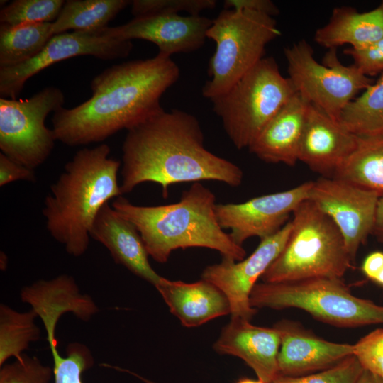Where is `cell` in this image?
I'll return each mask as SVG.
<instances>
[{
  "label": "cell",
  "mask_w": 383,
  "mask_h": 383,
  "mask_svg": "<svg viewBox=\"0 0 383 383\" xmlns=\"http://www.w3.org/2000/svg\"><path fill=\"white\" fill-rule=\"evenodd\" d=\"M235 383H266V382H265L264 381L258 378L257 379H253L250 378L243 377L238 379Z\"/></svg>",
  "instance_id": "cell-40"
},
{
  "label": "cell",
  "mask_w": 383,
  "mask_h": 383,
  "mask_svg": "<svg viewBox=\"0 0 383 383\" xmlns=\"http://www.w3.org/2000/svg\"><path fill=\"white\" fill-rule=\"evenodd\" d=\"M214 193L201 182L184 190L180 199L159 206H138L122 196L111 206L138 229L147 252L155 261L166 262L172 252L206 248L222 257L240 261L246 252L219 225Z\"/></svg>",
  "instance_id": "cell-4"
},
{
  "label": "cell",
  "mask_w": 383,
  "mask_h": 383,
  "mask_svg": "<svg viewBox=\"0 0 383 383\" xmlns=\"http://www.w3.org/2000/svg\"><path fill=\"white\" fill-rule=\"evenodd\" d=\"M16 181L35 182V171L0 152V187Z\"/></svg>",
  "instance_id": "cell-35"
},
{
  "label": "cell",
  "mask_w": 383,
  "mask_h": 383,
  "mask_svg": "<svg viewBox=\"0 0 383 383\" xmlns=\"http://www.w3.org/2000/svg\"><path fill=\"white\" fill-rule=\"evenodd\" d=\"M47 340L53 359L55 383H82L83 372L94 365L89 348L82 343H73L67 347L66 356H62L57 350L55 332L47 333Z\"/></svg>",
  "instance_id": "cell-28"
},
{
  "label": "cell",
  "mask_w": 383,
  "mask_h": 383,
  "mask_svg": "<svg viewBox=\"0 0 383 383\" xmlns=\"http://www.w3.org/2000/svg\"><path fill=\"white\" fill-rule=\"evenodd\" d=\"M155 288L170 312L185 327H196L231 313L230 303L225 294L204 279L187 283L162 277Z\"/></svg>",
  "instance_id": "cell-21"
},
{
  "label": "cell",
  "mask_w": 383,
  "mask_h": 383,
  "mask_svg": "<svg viewBox=\"0 0 383 383\" xmlns=\"http://www.w3.org/2000/svg\"><path fill=\"white\" fill-rule=\"evenodd\" d=\"M280 35L274 17L224 9L206 33L216 43L202 95L209 100L227 91L264 57L266 45Z\"/></svg>",
  "instance_id": "cell-8"
},
{
  "label": "cell",
  "mask_w": 383,
  "mask_h": 383,
  "mask_svg": "<svg viewBox=\"0 0 383 383\" xmlns=\"http://www.w3.org/2000/svg\"><path fill=\"white\" fill-rule=\"evenodd\" d=\"M312 182L265 194L242 203L217 204L216 213L223 229H230L233 240L243 246L248 238L260 240L278 232L296 207L309 199Z\"/></svg>",
  "instance_id": "cell-14"
},
{
  "label": "cell",
  "mask_w": 383,
  "mask_h": 383,
  "mask_svg": "<svg viewBox=\"0 0 383 383\" xmlns=\"http://www.w3.org/2000/svg\"><path fill=\"white\" fill-rule=\"evenodd\" d=\"M91 238L101 243L116 263L125 267L155 287L161 281L151 267L148 253L136 227L106 203L93 223Z\"/></svg>",
  "instance_id": "cell-19"
},
{
  "label": "cell",
  "mask_w": 383,
  "mask_h": 383,
  "mask_svg": "<svg viewBox=\"0 0 383 383\" xmlns=\"http://www.w3.org/2000/svg\"><path fill=\"white\" fill-rule=\"evenodd\" d=\"M63 0H15L0 11V23L17 26L28 23H53L65 4Z\"/></svg>",
  "instance_id": "cell-29"
},
{
  "label": "cell",
  "mask_w": 383,
  "mask_h": 383,
  "mask_svg": "<svg viewBox=\"0 0 383 383\" xmlns=\"http://www.w3.org/2000/svg\"><path fill=\"white\" fill-rule=\"evenodd\" d=\"M372 233L383 245V196H380L378 201Z\"/></svg>",
  "instance_id": "cell-38"
},
{
  "label": "cell",
  "mask_w": 383,
  "mask_h": 383,
  "mask_svg": "<svg viewBox=\"0 0 383 383\" xmlns=\"http://www.w3.org/2000/svg\"><path fill=\"white\" fill-rule=\"evenodd\" d=\"M339 122L358 137L383 135V72L348 104Z\"/></svg>",
  "instance_id": "cell-26"
},
{
  "label": "cell",
  "mask_w": 383,
  "mask_h": 383,
  "mask_svg": "<svg viewBox=\"0 0 383 383\" xmlns=\"http://www.w3.org/2000/svg\"><path fill=\"white\" fill-rule=\"evenodd\" d=\"M379 197L374 192L326 177L312 182L308 199L336 226L354 263L360 246L372 232Z\"/></svg>",
  "instance_id": "cell-12"
},
{
  "label": "cell",
  "mask_w": 383,
  "mask_h": 383,
  "mask_svg": "<svg viewBox=\"0 0 383 383\" xmlns=\"http://www.w3.org/2000/svg\"><path fill=\"white\" fill-rule=\"evenodd\" d=\"M132 374H133V375H135V376L137 377L138 379H141L142 381H143V382H145V383H155V382H152V381H150V380H148V379H145V378H144V377H141V376H140V375H138V374H135V373L133 374V372L132 373Z\"/></svg>",
  "instance_id": "cell-41"
},
{
  "label": "cell",
  "mask_w": 383,
  "mask_h": 383,
  "mask_svg": "<svg viewBox=\"0 0 383 383\" xmlns=\"http://www.w3.org/2000/svg\"><path fill=\"white\" fill-rule=\"evenodd\" d=\"M64 103L63 92L55 87H45L29 99L0 98L1 152L33 170L43 165L57 141L45 118Z\"/></svg>",
  "instance_id": "cell-10"
},
{
  "label": "cell",
  "mask_w": 383,
  "mask_h": 383,
  "mask_svg": "<svg viewBox=\"0 0 383 383\" xmlns=\"http://www.w3.org/2000/svg\"><path fill=\"white\" fill-rule=\"evenodd\" d=\"M131 13L134 17L167 13L179 14L185 11L189 15L199 16L205 10L216 6L215 0H134L131 1Z\"/></svg>",
  "instance_id": "cell-32"
},
{
  "label": "cell",
  "mask_w": 383,
  "mask_h": 383,
  "mask_svg": "<svg viewBox=\"0 0 383 383\" xmlns=\"http://www.w3.org/2000/svg\"><path fill=\"white\" fill-rule=\"evenodd\" d=\"M363 370L351 355L329 369L299 377L278 375L270 383H356Z\"/></svg>",
  "instance_id": "cell-30"
},
{
  "label": "cell",
  "mask_w": 383,
  "mask_h": 383,
  "mask_svg": "<svg viewBox=\"0 0 383 383\" xmlns=\"http://www.w3.org/2000/svg\"><path fill=\"white\" fill-rule=\"evenodd\" d=\"M383 38V1L367 12L351 7L333 9L328 22L318 28L314 40L330 49L348 44L350 48H368Z\"/></svg>",
  "instance_id": "cell-22"
},
{
  "label": "cell",
  "mask_w": 383,
  "mask_h": 383,
  "mask_svg": "<svg viewBox=\"0 0 383 383\" xmlns=\"http://www.w3.org/2000/svg\"><path fill=\"white\" fill-rule=\"evenodd\" d=\"M133 46L131 40L104 35L102 29L55 35L33 58L15 66L0 67L1 98L16 99L28 79L56 62L82 55L103 60L124 58Z\"/></svg>",
  "instance_id": "cell-11"
},
{
  "label": "cell",
  "mask_w": 383,
  "mask_h": 383,
  "mask_svg": "<svg viewBox=\"0 0 383 383\" xmlns=\"http://www.w3.org/2000/svg\"><path fill=\"white\" fill-rule=\"evenodd\" d=\"M55 35L52 23L0 25V67L23 63L36 56Z\"/></svg>",
  "instance_id": "cell-25"
},
{
  "label": "cell",
  "mask_w": 383,
  "mask_h": 383,
  "mask_svg": "<svg viewBox=\"0 0 383 383\" xmlns=\"http://www.w3.org/2000/svg\"><path fill=\"white\" fill-rule=\"evenodd\" d=\"M53 368L36 357L23 355L21 360L1 366L0 383H50Z\"/></svg>",
  "instance_id": "cell-31"
},
{
  "label": "cell",
  "mask_w": 383,
  "mask_h": 383,
  "mask_svg": "<svg viewBox=\"0 0 383 383\" xmlns=\"http://www.w3.org/2000/svg\"><path fill=\"white\" fill-rule=\"evenodd\" d=\"M313 54L312 47L305 40L286 48L288 77L296 93L339 121L348 104L374 81L354 64H343L336 49H330L322 63L316 60Z\"/></svg>",
  "instance_id": "cell-9"
},
{
  "label": "cell",
  "mask_w": 383,
  "mask_h": 383,
  "mask_svg": "<svg viewBox=\"0 0 383 383\" xmlns=\"http://www.w3.org/2000/svg\"><path fill=\"white\" fill-rule=\"evenodd\" d=\"M361 270L372 282L383 287V252L374 251L364 259Z\"/></svg>",
  "instance_id": "cell-37"
},
{
  "label": "cell",
  "mask_w": 383,
  "mask_h": 383,
  "mask_svg": "<svg viewBox=\"0 0 383 383\" xmlns=\"http://www.w3.org/2000/svg\"><path fill=\"white\" fill-rule=\"evenodd\" d=\"M353 345V355L363 370L383 379V328L369 333Z\"/></svg>",
  "instance_id": "cell-33"
},
{
  "label": "cell",
  "mask_w": 383,
  "mask_h": 383,
  "mask_svg": "<svg viewBox=\"0 0 383 383\" xmlns=\"http://www.w3.org/2000/svg\"><path fill=\"white\" fill-rule=\"evenodd\" d=\"M273 327L281 339L279 375L299 377L316 373L353 355V345L326 340L299 322L283 319Z\"/></svg>",
  "instance_id": "cell-16"
},
{
  "label": "cell",
  "mask_w": 383,
  "mask_h": 383,
  "mask_svg": "<svg viewBox=\"0 0 383 383\" xmlns=\"http://www.w3.org/2000/svg\"><path fill=\"white\" fill-rule=\"evenodd\" d=\"M213 19L199 16L157 13L134 17L125 24L102 29V33L115 39H142L155 44L158 54L170 57L178 52H190L204 43Z\"/></svg>",
  "instance_id": "cell-15"
},
{
  "label": "cell",
  "mask_w": 383,
  "mask_h": 383,
  "mask_svg": "<svg viewBox=\"0 0 383 383\" xmlns=\"http://www.w3.org/2000/svg\"><path fill=\"white\" fill-rule=\"evenodd\" d=\"M179 72L170 57L159 55L104 70L92 79L89 99L53 113L57 140L70 147L85 145L138 125L163 110L160 98Z\"/></svg>",
  "instance_id": "cell-2"
},
{
  "label": "cell",
  "mask_w": 383,
  "mask_h": 383,
  "mask_svg": "<svg viewBox=\"0 0 383 383\" xmlns=\"http://www.w3.org/2000/svg\"><path fill=\"white\" fill-rule=\"evenodd\" d=\"M292 214L286 244L261 277L262 282L341 279L353 262L334 223L309 199L301 202Z\"/></svg>",
  "instance_id": "cell-5"
},
{
  "label": "cell",
  "mask_w": 383,
  "mask_h": 383,
  "mask_svg": "<svg viewBox=\"0 0 383 383\" xmlns=\"http://www.w3.org/2000/svg\"><path fill=\"white\" fill-rule=\"evenodd\" d=\"M333 177L383 196V135L357 136L355 149Z\"/></svg>",
  "instance_id": "cell-23"
},
{
  "label": "cell",
  "mask_w": 383,
  "mask_h": 383,
  "mask_svg": "<svg viewBox=\"0 0 383 383\" xmlns=\"http://www.w3.org/2000/svg\"><path fill=\"white\" fill-rule=\"evenodd\" d=\"M357 143V136L309 104L299 148V161L326 177H333Z\"/></svg>",
  "instance_id": "cell-17"
},
{
  "label": "cell",
  "mask_w": 383,
  "mask_h": 383,
  "mask_svg": "<svg viewBox=\"0 0 383 383\" xmlns=\"http://www.w3.org/2000/svg\"><path fill=\"white\" fill-rule=\"evenodd\" d=\"M356 383H383V379L364 370Z\"/></svg>",
  "instance_id": "cell-39"
},
{
  "label": "cell",
  "mask_w": 383,
  "mask_h": 383,
  "mask_svg": "<svg viewBox=\"0 0 383 383\" xmlns=\"http://www.w3.org/2000/svg\"><path fill=\"white\" fill-rule=\"evenodd\" d=\"M38 315L31 309L19 312L7 305L0 306V366L13 357L21 360L23 351L40 338V329L35 323Z\"/></svg>",
  "instance_id": "cell-27"
},
{
  "label": "cell",
  "mask_w": 383,
  "mask_h": 383,
  "mask_svg": "<svg viewBox=\"0 0 383 383\" xmlns=\"http://www.w3.org/2000/svg\"><path fill=\"white\" fill-rule=\"evenodd\" d=\"M224 9L249 10L274 17L279 13V9L270 0H226Z\"/></svg>",
  "instance_id": "cell-36"
},
{
  "label": "cell",
  "mask_w": 383,
  "mask_h": 383,
  "mask_svg": "<svg viewBox=\"0 0 383 383\" xmlns=\"http://www.w3.org/2000/svg\"><path fill=\"white\" fill-rule=\"evenodd\" d=\"M131 4L128 0H67L52 23L54 34L101 30Z\"/></svg>",
  "instance_id": "cell-24"
},
{
  "label": "cell",
  "mask_w": 383,
  "mask_h": 383,
  "mask_svg": "<svg viewBox=\"0 0 383 383\" xmlns=\"http://www.w3.org/2000/svg\"><path fill=\"white\" fill-rule=\"evenodd\" d=\"M309 106V103L296 93L249 146L250 152L266 162L294 165L299 160Z\"/></svg>",
  "instance_id": "cell-20"
},
{
  "label": "cell",
  "mask_w": 383,
  "mask_h": 383,
  "mask_svg": "<svg viewBox=\"0 0 383 383\" xmlns=\"http://www.w3.org/2000/svg\"><path fill=\"white\" fill-rule=\"evenodd\" d=\"M296 93L280 73L276 60L263 57L227 91L210 101L234 146L240 150L255 140L267 123Z\"/></svg>",
  "instance_id": "cell-7"
},
{
  "label": "cell",
  "mask_w": 383,
  "mask_h": 383,
  "mask_svg": "<svg viewBox=\"0 0 383 383\" xmlns=\"http://www.w3.org/2000/svg\"><path fill=\"white\" fill-rule=\"evenodd\" d=\"M120 174L123 194L154 182L165 199L178 183L217 181L236 187L243 179L240 167L205 148L198 119L177 109H163L127 131Z\"/></svg>",
  "instance_id": "cell-1"
},
{
  "label": "cell",
  "mask_w": 383,
  "mask_h": 383,
  "mask_svg": "<svg viewBox=\"0 0 383 383\" xmlns=\"http://www.w3.org/2000/svg\"><path fill=\"white\" fill-rule=\"evenodd\" d=\"M110 152L105 143L78 150L45 199L47 231L72 256L86 252L99 211L123 195L118 182L121 162L110 158Z\"/></svg>",
  "instance_id": "cell-3"
},
{
  "label": "cell",
  "mask_w": 383,
  "mask_h": 383,
  "mask_svg": "<svg viewBox=\"0 0 383 383\" xmlns=\"http://www.w3.org/2000/svg\"><path fill=\"white\" fill-rule=\"evenodd\" d=\"M280 345L279 333L274 327L257 326L243 318H231L213 348L219 354L240 358L258 379L270 383L279 375Z\"/></svg>",
  "instance_id": "cell-18"
},
{
  "label": "cell",
  "mask_w": 383,
  "mask_h": 383,
  "mask_svg": "<svg viewBox=\"0 0 383 383\" xmlns=\"http://www.w3.org/2000/svg\"><path fill=\"white\" fill-rule=\"evenodd\" d=\"M344 52L353 59L354 65L365 75L370 77L383 72V38L368 48H350Z\"/></svg>",
  "instance_id": "cell-34"
},
{
  "label": "cell",
  "mask_w": 383,
  "mask_h": 383,
  "mask_svg": "<svg viewBox=\"0 0 383 383\" xmlns=\"http://www.w3.org/2000/svg\"><path fill=\"white\" fill-rule=\"evenodd\" d=\"M291 221L278 232L260 240L258 246L247 258L240 261L222 257L219 263L206 266L204 279L219 288L231 306V318L250 321L257 309L250 304V294L264 273L282 252L292 230Z\"/></svg>",
  "instance_id": "cell-13"
},
{
  "label": "cell",
  "mask_w": 383,
  "mask_h": 383,
  "mask_svg": "<svg viewBox=\"0 0 383 383\" xmlns=\"http://www.w3.org/2000/svg\"><path fill=\"white\" fill-rule=\"evenodd\" d=\"M250 304L255 309H299L318 321L340 328L383 324V306L355 296L340 278L262 282L254 287Z\"/></svg>",
  "instance_id": "cell-6"
}]
</instances>
